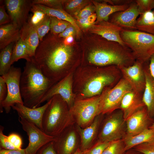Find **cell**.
Segmentation results:
<instances>
[{
	"label": "cell",
	"instance_id": "1",
	"mask_svg": "<svg viewBox=\"0 0 154 154\" xmlns=\"http://www.w3.org/2000/svg\"><path fill=\"white\" fill-rule=\"evenodd\" d=\"M60 38L51 33L46 36L33 58L43 74L55 83L74 72L81 63L80 54Z\"/></svg>",
	"mask_w": 154,
	"mask_h": 154
},
{
	"label": "cell",
	"instance_id": "2",
	"mask_svg": "<svg viewBox=\"0 0 154 154\" xmlns=\"http://www.w3.org/2000/svg\"><path fill=\"white\" fill-rule=\"evenodd\" d=\"M115 65H80L73 74V89L76 98H85L101 94L106 88L113 87L121 78Z\"/></svg>",
	"mask_w": 154,
	"mask_h": 154
},
{
	"label": "cell",
	"instance_id": "3",
	"mask_svg": "<svg viewBox=\"0 0 154 154\" xmlns=\"http://www.w3.org/2000/svg\"><path fill=\"white\" fill-rule=\"evenodd\" d=\"M99 36L97 45L85 50L81 65L127 67L135 62V58L127 47Z\"/></svg>",
	"mask_w": 154,
	"mask_h": 154
},
{
	"label": "cell",
	"instance_id": "4",
	"mask_svg": "<svg viewBox=\"0 0 154 154\" xmlns=\"http://www.w3.org/2000/svg\"><path fill=\"white\" fill-rule=\"evenodd\" d=\"M56 83L46 77L33 58L26 61L20 81L21 96L26 106L35 108L49 89Z\"/></svg>",
	"mask_w": 154,
	"mask_h": 154
},
{
	"label": "cell",
	"instance_id": "5",
	"mask_svg": "<svg viewBox=\"0 0 154 154\" xmlns=\"http://www.w3.org/2000/svg\"><path fill=\"white\" fill-rule=\"evenodd\" d=\"M50 100L42 118V130L55 137L75 123L67 103L60 96L55 95Z\"/></svg>",
	"mask_w": 154,
	"mask_h": 154
},
{
	"label": "cell",
	"instance_id": "6",
	"mask_svg": "<svg viewBox=\"0 0 154 154\" xmlns=\"http://www.w3.org/2000/svg\"><path fill=\"white\" fill-rule=\"evenodd\" d=\"M120 35L136 60L145 63L154 54V35L137 30L123 29Z\"/></svg>",
	"mask_w": 154,
	"mask_h": 154
},
{
	"label": "cell",
	"instance_id": "7",
	"mask_svg": "<svg viewBox=\"0 0 154 154\" xmlns=\"http://www.w3.org/2000/svg\"><path fill=\"white\" fill-rule=\"evenodd\" d=\"M101 94L93 97L76 98L70 108L75 124L82 128L90 125L100 114V104Z\"/></svg>",
	"mask_w": 154,
	"mask_h": 154
},
{
	"label": "cell",
	"instance_id": "8",
	"mask_svg": "<svg viewBox=\"0 0 154 154\" xmlns=\"http://www.w3.org/2000/svg\"><path fill=\"white\" fill-rule=\"evenodd\" d=\"M106 115L101 123L97 141L110 142L123 139L126 125L122 111L116 110Z\"/></svg>",
	"mask_w": 154,
	"mask_h": 154
},
{
	"label": "cell",
	"instance_id": "9",
	"mask_svg": "<svg viewBox=\"0 0 154 154\" xmlns=\"http://www.w3.org/2000/svg\"><path fill=\"white\" fill-rule=\"evenodd\" d=\"M132 90L128 83L123 78L112 88H106L101 94L100 114L106 115L120 109L124 96Z\"/></svg>",
	"mask_w": 154,
	"mask_h": 154
},
{
	"label": "cell",
	"instance_id": "10",
	"mask_svg": "<svg viewBox=\"0 0 154 154\" xmlns=\"http://www.w3.org/2000/svg\"><path fill=\"white\" fill-rule=\"evenodd\" d=\"M22 72L20 67L12 66L8 72L1 76L6 84L7 92L5 99L0 106L1 113L3 112L4 108L6 113H9L16 104H24L20 88Z\"/></svg>",
	"mask_w": 154,
	"mask_h": 154
},
{
	"label": "cell",
	"instance_id": "11",
	"mask_svg": "<svg viewBox=\"0 0 154 154\" xmlns=\"http://www.w3.org/2000/svg\"><path fill=\"white\" fill-rule=\"evenodd\" d=\"M19 121L29 137L28 145L25 149L26 154H36L43 146L55 140V137L47 134L35 124L23 118L19 117Z\"/></svg>",
	"mask_w": 154,
	"mask_h": 154
},
{
	"label": "cell",
	"instance_id": "12",
	"mask_svg": "<svg viewBox=\"0 0 154 154\" xmlns=\"http://www.w3.org/2000/svg\"><path fill=\"white\" fill-rule=\"evenodd\" d=\"M53 142L57 154H73L80 145V137L74 124L55 137Z\"/></svg>",
	"mask_w": 154,
	"mask_h": 154
},
{
	"label": "cell",
	"instance_id": "13",
	"mask_svg": "<svg viewBox=\"0 0 154 154\" xmlns=\"http://www.w3.org/2000/svg\"><path fill=\"white\" fill-rule=\"evenodd\" d=\"M74 72L69 74L53 85L44 95L40 101V104L48 101L54 96L58 95L66 102L70 109L73 105L76 98L73 89Z\"/></svg>",
	"mask_w": 154,
	"mask_h": 154
},
{
	"label": "cell",
	"instance_id": "14",
	"mask_svg": "<svg viewBox=\"0 0 154 154\" xmlns=\"http://www.w3.org/2000/svg\"><path fill=\"white\" fill-rule=\"evenodd\" d=\"M143 63L136 60L132 65L118 67L123 78L128 83L132 90L143 93L146 84V79Z\"/></svg>",
	"mask_w": 154,
	"mask_h": 154
},
{
	"label": "cell",
	"instance_id": "15",
	"mask_svg": "<svg viewBox=\"0 0 154 154\" xmlns=\"http://www.w3.org/2000/svg\"><path fill=\"white\" fill-rule=\"evenodd\" d=\"M11 23L20 29L27 22L29 12L33 5L32 0L4 1Z\"/></svg>",
	"mask_w": 154,
	"mask_h": 154
},
{
	"label": "cell",
	"instance_id": "16",
	"mask_svg": "<svg viewBox=\"0 0 154 154\" xmlns=\"http://www.w3.org/2000/svg\"><path fill=\"white\" fill-rule=\"evenodd\" d=\"M125 121L126 131L124 137L138 134L149 128L154 123V119L149 115L146 106L134 113Z\"/></svg>",
	"mask_w": 154,
	"mask_h": 154
},
{
	"label": "cell",
	"instance_id": "17",
	"mask_svg": "<svg viewBox=\"0 0 154 154\" xmlns=\"http://www.w3.org/2000/svg\"><path fill=\"white\" fill-rule=\"evenodd\" d=\"M123 29L113 22L102 21L95 23L88 30L90 33L108 40L116 42L126 46L121 37L120 33Z\"/></svg>",
	"mask_w": 154,
	"mask_h": 154
},
{
	"label": "cell",
	"instance_id": "18",
	"mask_svg": "<svg viewBox=\"0 0 154 154\" xmlns=\"http://www.w3.org/2000/svg\"><path fill=\"white\" fill-rule=\"evenodd\" d=\"M104 115L100 114L93 122L85 128H82L74 124L80 139V148L84 151L90 147L97 141L100 126Z\"/></svg>",
	"mask_w": 154,
	"mask_h": 154
},
{
	"label": "cell",
	"instance_id": "19",
	"mask_svg": "<svg viewBox=\"0 0 154 154\" xmlns=\"http://www.w3.org/2000/svg\"><path fill=\"white\" fill-rule=\"evenodd\" d=\"M140 14L136 3L133 1L125 10L114 13L111 22L124 29L136 30L137 20Z\"/></svg>",
	"mask_w": 154,
	"mask_h": 154
},
{
	"label": "cell",
	"instance_id": "20",
	"mask_svg": "<svg viewBox=\"0 0 154 154\" xmlns=\"http://www.w3.org/2000/svg\"><path fill=\"white\" fill-rule=\"evenodd\" d=\"M50 101V99L42 106L35 108L28 107L19 103L16 104L12 108L17 112L19 117L34 124L42 130V118L45 110Z\"/></svg>",
	"mask_w": 154,
	"mask_h": 154
},
{
	"label": "cell",
	"instance_id": "21",
	"mask_svg": "<svg viewBox=\"0 0 154 154\" xmlns=\"http://www.w3.org/2000/svg\"><path fill=\"white\" fill-rule=\"evenodd\" d=\"M143 94L132 90L124 96L120 109L125 121L134 113L145 106L143 100Z\"/></svg>",
	"mask_w": 154,
	"mask_h": 154
},
{
	"label": "cell",
	"instance_id": "22",
	"mask_svg": "<svg viewBox=\"0 0 154 154\" xmlns=\"http://www.w3.org/2000/svg\"><path fill=\"white\" fill-rule=\"evenodd\" d=\"M20 38L25 44L30 56L33 58L40 42L36 27L27 22L20 29Z\"/></svg>",
	"mask_w": 154,
	"mask_h": 154
},
{
	"label": "cell",
	"instance_id": "23",
	"mask_svg": "<svg viewBox=\"0 0 154 154\" xmlns=\"http://www.w3.org/2000/svg\"><path fill=\"white\" fill-rule=\"evenodd\" d=\"M146 84L143 94V100L150 116L154 118V80L149 69V66L144 67Z\"/></svg>",
	"mask_w": 154,
	"mask_h": 154
},
{
	"label": "cell",
	"instance_id": "24",
	"mask_svg": "<svg viewBox=\"0 0 154 154\" xmlns=\"http://www.w3.org/2000/svg\"><path fill=\"white\" fill-rule=\"evenodd\" d=\"M92 3L95 9L97 19L95 23L102 21H108L109 16L117 12L122 11L127 9L130 4L120 5H109L106 3H100L93 1Z\"/></svg>",
	"mask_w": 154,
	"mask_h": 154
},
{
	"label": "cell",
	"instance_id": "25",
	"mask_svg": "<svg viewBox=\"0 0 154 154\" xmlns=\"http://www.w3.org/2000/svg\"><path fill=\"white\" fill-rule=\"evenodd\" d=\"M20 29L12 23L0 26V49L2 50L20 38Z\"/></svg>",
	"mask_w": 154,
	"mask_h": 154
},
{
	"label": "cell",
	"instance_id": "26",
	"mask_svg": "<svg viewBox=\"0 0 154 154\" xmlns=\"http://www.w3.org/2000/svg\"><path fill=\"white\" fill-rule=\"evenodd\" d=\"M35 5L38 8L44 12L47 15L69 22L75 29L77 33L76 36H79L81 33L80 28L78 25L76 20L64 10L52 9L40 4Z\"/></svg>",
	"mask_w": 154,
	"mask_h": 154
},
{
	"label": "cell",
	"instance_id": "27",
	"mask_svg": "<svg viewBox=\"0 0 154 154\" xmlns=\"http://www.w3.org/2000/svg\"><path fill=\"white\" fill-rule=\"evenodd\" d=\"M125 151L141 144L154 140V131L150 128L145 130L134 136L124 137Z\"/></svg>",
	"mask_w": 154,
	"mask_h": 154
},
{
	"label": "cell",
	"instance_id": "28",
	"mask_svg": "<svg viewBox=\"0 0 154 154\" xmlns=\"http://www.w3.org/2000/svg\"><path fill=\"white\" fill-rule=\"evenodd\" d=\"M136 30L154 35V14L150 11L140 14L137 19Z\"/></svg>",
	"mask_w": 154,
	"mask_h": 154
},
{
	"label": "cell",
	"instance_id": "29",
	"mask_svg": "<svg viewBox=\"0 0 154 154\" xmlns=\"http://www.w3.org/2000/svg\"><path fill=\"white\" fill-rule=\"evenodd\" d=\"M15 42L12 43L1 50L0 53V75L7 73L11 66L12 51Z\"/></svg>",
	"mask_w": 154,
	"mask_h": 154
},
{
	"label": "cell",
	"instance_id": "30",
	"mask_svg": "<svg viewBox=\"0 0 154 154\" xmlns=\"http://www.w3.org/2000/svg\"><path fill=\"white\" fill-rule=\"evenodd\" d=\"M33 58L30 56L25 44L20 38L15 42L13 47L11 62V65L21 59H24L27 61H29Z\"/></svg>",
	"mask_w": 154,
	"mask_h": 154
},
{
	"label": "cell",
	"instance_id": "31",
	"mask_svg": "<svg viewBox=\"0 0 154 154\" xmlns=\"http://www.w3.org/2000/svg\"><path fill=\"white\" fill-rule=\"evenodd\" d=\"M92 1L88 0H66L63 6L66 12L76 17L83 8Z\"/></svg>",
	"mask_w": 154,
	"mask_h": 154
},
{
	"label": "cell",
	"instance_id": "32",
	"mask_svg": "<svg viewBox=\"0 0 154 154\" xmlns=\"http://www.w3.org/2000/svg\"><path fill=\"white\" fill-rule=\"evenodd\" d=\"M125 151L124 142L122 139L110 142L102 154H124Z\"/></svg>",
	"mask_w": 154,
	"mask_h": 154
},
{
	"label": "cell",
	"instance_id": "33",
	"mask_svg": "<svg viewBox=\"0 0 154 154\" xmlns=\"http://www.w3.org/2000/svg\"><path fill=\"white\" fill-rule=\"evenodd\" d=\"M70 23L66 21L50 17V31L54 35H58L63 32Z\"/></svg>",
	"mask_w": 154,
	"mask_h": 154
},
{
	"label": "cell",
	"instance_id": "34",
	"mask_svg": "<svg viewBox=\"0 0 154 154\" xmlns=\"http://www.w3.org/2000/svg\"><path fill=\"white\" fill-rule=\"evenodd\" d=\"M50 17L47 15L44 20L37 27V30L40 42L43 39L50 30Z\"/></svg>",
	"mask_w": 154,
	"mask_h": 154
},
{
	"label": "cell",
	"instance_id": "35",
	"mask_svg": "<svg viewBox=\"0 0 154 154\" xmlns=\"http://www.w3.org/2000/svg\"><path fill=\"white\" fill-rule=\"evenodd\" d=\"M66 0H33V5L40 4L54 9H63V5Z\"/></svg>",
	"mask_w": 154,
	"mask_h": 154
},
{
	"label": "cell",
	"instance_id": "36",
	"mask_svg": "<svg viewBox=\"0 0 154 154\" xmlns=\"http://www.w3.org/2000/svg\"><path fill=\"white\" fill-rule=\"evenodd\" d=\"M110 142L97 141L90 147L82 151L83 154H102Z\"/></svg>",
	"mask_w": 154,
	"mask_h": 154
},
{
	"label": "cell",
	"instance_id": "37",
	"mask_svg": "<svg viewBox=\"0 0 154 154\" xmlns=\"http://www.w3.org/2000/svg\"><path fill=\"white\" fill-rule=\"evenodd\" d=\"M142 154H154V140L144 143L133 147Z\"/></svg>",
	"mask_w": 154,
	"mask_h": 154
},
{
	"label": "cell",
	"instance_id": "38",
	"mask_svg": "<svg viewBox=\"0 0 154 154\" xmlns=\"http://www.w3.org/2000/svg\"><path fill=\"white\" fill-rule=\"evenodd\" d=\"M135 1L140 14L151 11L154 8V0H136Z\"/></svg>",
	"mask_w": 154,
	"mask_h": 154
},
{
	"label": "cell",
	"instance_id": "39",
	"mask_svg": "<svg viewBox=\"0 0 154 154\" xmlns=\"http://www.w3.org/2000/svg\"><path fill=\"white\" fill-rule=\"evenodd\" d=\"M4 127L2 125L0 127V145L1 147L6 149H18L16 148L9 141L8 136L4 135L3 133Z\"/></svg>",
	"mask_w": 154,
	"mask_h": 154
},
{
	"label": "cell",
	"instance_id": "40",
	"mask_svg": "<svg viewBox=\"0 0 154 154\" xmlns=\"http://www.w3.org/2000/svg\"><path fill=\"white\" fill-rule=\"evenodd\" d=\"M95 12V7L92 1L83 8L76 17V19L87 17L94 13Z\"/></svg>",
	"mask_w": 154,
	"mask_h": 154
},
{
	"label": "cell",
	"instance_id": "41",
	"mask_svg": "<svg viewBox=\"0 0 154 154\" xmlns=\"http://www.w3.org/2000/svg\"><path fill=\"white\" fill-rule=\"evenodd\" d=\"M36 154H57L54 148V142H50L41 147Z\"/></svg>",
	"mask_w": 154,
	"mask_h": 154
},
{
	"label": "cell",
	"instance_id": "42",
	"mask_svg": "<svg viewBox=\"0 0 154 154\" xmlns=\"http://www.w3.org/2000/svg\"><path fill=\"white\" fill-rule=\"evenodd\" d=\"M8 140L10 143L16 149H22V141L21 137L18 134L12 133L8 136Z\"/></svg>",
	"mask_w": 154,
	"mask_h": 154
},
{
	"label": "cell",
	"instance_id": "43",
	"mask_svg": "<svg viewBox=\"0 0 154 154\" xmlns=\"http://www.w3.org/2000/svg\"><path fill=\"white\" fill-rule=\"evenodd\" d=\"M5 5H1L0 6V26L11 23L10 17L5 11Z\"/></svg>",
	"mask_w": 154,
	"mask_h": 154
},
{
	"label": "cell",
	"instance_id": "44",
	"mask_svg": "<svg viewBox=\"0 0 154 154\" xmlns=\"http://www.w3.org/2000/svg\"><path fill=\"white\" fill-rule=\"evenodd\" d=\"M6 84L2 76L0 77V106L5 99L7 94Z\"/></svg>",
	"mask_w": 154,
	"mask_h": 154
},
{
	"label": "cell",
	"instance_id": "45",
	"mask_svg": "<svg viewBox=\"0 0 154 154\" xmlns=\"http://www.w3.org/2000/svg\"><path fill=\"white\" fill-rule=\"evenodd\" d=\"M71 35L77 36V33L75 28L71 24L68 25L63 32L58 35L59 37L63 38Z\"/></svg>",
	"mask_w": 154,
	"mask_h": 154
},
{
	"label": "cell",
	"instance_id": "46",
	"mask_svg": "<svg viewBox=\"0 0 154 154\" xmlns=\"http://www.w3.org/2000/svg\"><path fill=\"white\" fill-rule=\"evenodd\" d=\"M88 17L76 19L77 23L80 28L85 30L88 29L92 25L89 23Z\"/></svg>",
	"mask_w": 154,
	"mask_h": 154
},
{
	"label": "cell",
	"instance_id": "47",
	"mask_svg": "<svg viewBox=\"0 0 154 154\" xmlns=\"http://www.w3.org/2000/svg\"><path fill=\"white\" fill-rule=\"evenodd\" d=\"M0 154H26L25 149H1Z\"/></svg>",
	"mask_w": 154,
	"mask_h": 154
},
{
	"label": "cell",
	"instance_id": "48",
	"mask_svg": "<svg viewBox=\"0 0 154 154\" xmlns=\"http://www.w3.org/2000/svg\"><path fill=\"white\" fill-rule=\"evenodd\" d=\"M150 62L149 66L150 73L154 80V54L151 57Z\"/></svg>",
	"mask_w": 154,
	"mask_h": 154
},
{
	"label": "cell",
	"instance_id": "49",
	"mask_svg": "<svg viewBox=\"0 0 154 154\" xmlns=\"http://www.w3.org/2000/svg\"><path fill=\"white\" fill-rule=\"evenodd\" d=\"M74 36L71 35L68 36L65 38H64L63 42L66 45L71 46L74 41Z\"/></svg>",
	"mask_w": 154,
	"mask_h": 154
},
{
	"label": "cell",
	"instance_id": "50",
	"mask_svg": "<svg viewBox=\"0 0 154 154\" xmlns=\"http://www.w3.org/2000/svg\"><path fill=\"white\" fill-rule=\"evenodd\" d=\"M97 15L96 13L92 14L88 17V20L89 23L92 25L95 23Z\"/></svg>",
	"mask_w": 154,
	"mask_h": 154
},
{
	"label": "cell",
	"instance_id": "51",
	"mask_svg": "<svg viewBox=\"0 0 154 154\" xmlns=\"http://www.w3.org/2000/svg\"><path fill=\"white\" fill-rule=\"evenodd\" d=\"M73 154H83V151L79 148Z\"/></svg>",
	"mask_w": 154,
	"mask_h": 154
},
{
	"label": "cell",
	"instance_id": "52",
	"mask_svg": "<svg viewBox=\"0 0 154 154\" xmlns=\"http://www.w3.org/2000/svg\"><path fill=\"white\" fill-rule=\"evenodd\" d=\"M149 128L151 129L154 131V123L152 124Z\"/></svg>",
	"mask_w": 154,
	"mask_h": 154
},
{
	"label": "cell",
	"instance_id": "53",
	"mask_svg": "<svg viewBox=\"0 0 154 154\" xmlns=\"http://www.w3.org/2000/svg\"><path fill=\"white\" fill-rule=\"evenodd\" d=\"M127 154H139L138 153H136L135 152H129L127 153Z\"/></svg>",
	"mask_w": 154,
	"mask_h": 154
},
{
	"label": "cell",
	"instance_id": "54",
	"mask_svg": "<svg viewBox=\"0 0 154 154\" xmlns=\"http://www.w3.org/2000/svg\"><path fill=\"white\" fill-rule=\"evenodd\" d=\"M153 13L154 14V9H153Z\"/></svg>",
	"mask_w": 154,
	"mask_h": 154
}]
</instances>
